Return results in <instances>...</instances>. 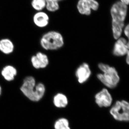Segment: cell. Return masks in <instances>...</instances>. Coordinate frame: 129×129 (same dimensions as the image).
I'll list each match as a JSON object with an SVG mask.
<instances>
[{
    "mask_svg": "<svg viewBox=\"0 0 129 129\" xmlns=\"http://www.w3.org/2000/svg\"><path fill=\"white\" fill-rule=\"evenodd\" d=\"M20 90L29 100L38 102L44 97L46 91V88L44 83H36L34 76H28L24 79Z\"/></svg>",
    "mask_w": 129,
    "mask_h": 129,
    "instance_id": "1",
    "label": "cell"
},
{
    "mask_svg": "<svg viewBox=\"0 0 129 129\" xmlns=\"http://www.w3.org/2000/svg\"><path fill=\"white\" fill-rule=\"evenodd\" d=\"M127 11V5L120 1L114 3L111 8L112 31L113 37L115 40L120 37L122 35Z\"/></svg>",
    "mask_w": 129,
    "mask_h": 129,
    "instance_id": "2",
    "label": "cell"
},
{
    "mask_svg": "<svg viewBox=\"0 0 129 129\" xmlns=\"http://www.w3.org/2000/svg\"><path fill=\"white\" fill-rule=\"evenodd\" d=\"M98 67L101 72L97 74L98 79L107 88H116L120 81V77L115 68L102 62L98 63Z\"/></svg>",
    "mask_w": 129,
    "mask_h": 129,
    "instance_id": "3",
    "label": "cell"
},
{
    "mask_svg": "<svg viewBox=\"0 0 129 129\" xmlns=\"http://www.w3.org/2000/svg\"><path fill=\"white\" fill-rule=\"evenodd\" d=\"M42 48L46 51L60 50L64 46V40L62 34L56 30H51L42 35L40 41Z\"/></svg>",
    "mask_w": 129,
    "mask_h": 129,
    "instance_id": "4",
    "label": "cell"
},
{
    "mask_svg": "<svg viewBox=\"0 0 129 129\" xmlns=\"http://www.w3.org/2000/svg\"><path fill=\"white\" fill-rule=\"evenodd\" d=\"M110 113L115 120L129 121V103L124 100L117 101L110 109Z\"/></svg>",
    "mask_w": 129,
    "mask_h": 129,
    "instance_id": "5",
    "label": "cell"
},
{
    "mask_svg": "<svg viewBox=\"0 0 129 129\" xmlns=\"http://www.w3.org/2000/svg\"><path fill=\"white\" fill-rule=\"evenodd\" d=\"M99 7V2L96 0H79L76 5L79 13L85 16H90L92 11H98Z\"/></svg>",
    "mask_w": 129,
    "mask_h": 129,
    "instance_id": "6",
    "label": "cell"
},
{
    "mask_svg": "<svg viewBox=\"0 0 129 129\" xmlns=\"http://www.w3.org/2000/svg\"><path fill=\"white\" fill-rule=\"evenodd\" d=\"M95 102L100 108H107L110 107L113 102L111 93L106 88H103L95 95Z\"/></svg>",
    "mask_w": 129,
    "mask_h": 129,
    "instance_id": "7",
    "label": "cell"
},
{
    "mask_svg": "<svg viewBox=\"0 0 129 129\" xmlns=\"http://www.w3.org/2000/svg\"><path fill=\"white\" fill-rule=\"evenodd\" d=\"M75 75L79 84H82L86 83L92 75L89 64L86 62L82 63L76 68Z\"/></svg>",
    "mask_w": 129,
    "mask_h": 129,
    "instance_id": "8",
    "label": "cell"
},
{
    "mask_svg": "<svg viewBox=\"0 0 129 129\" xmlns=\"http://www.w3.org/2000/svg\"><path fill=\"white\" fill-rule=\"evenodd\" d=\"M32 67L36 69H44L48 67L50 60L48 56L41 52H38L30 58Z\"/></svg>",
    "mask_w": 129,
    "mask_h": 129,
    "instance_id": "9",
    "label": "cell"
},
{
    "mask_svg": "<svg viewBox=\"0 0 129 129\" xmlns=\"http://www.w3.org/2000/svg\"><path fill=\"white\" fill-rule=\"evenodd\" d=\"M116 40L113 47V55L117 57L123 56L127 55L129 50L127 41L124 38L121 37Z\"/></svg>",
    "mask_w": 129,
    "mask_h": 129,
    "instance_id": "10",
    "label": "cell"
},
{
    "mask_svg": "<svg viewBox=\"0 0 129 129\" xmlns=\"http://www.w3.org/2000/svg\"><path fill=\"white\" fill-rule=\"evenodd\" d=\"M33 21L38 27L44 28L49 24L50 17L45 12L43 11L37 12L33 16Z\"/></svg>",
    "mask_w": 129,
    "mask_h": 129,
    "instance_id": "11",
    "label": "cell"
},
{
    "mask_svg": "<svg viewBox=\"0 0 129 129\" xmlns=\"http://www.w3.org/2000/svg\"><path fill=\"white\" fill-rule=\"evenodd\" d=\"M17 73V69L14 66L9 64L3 67L1 71V75L3 78L8 82L14 80Z\"/></svg>",
    "mask_w": 129,
    "mask_h": 129,
    "instance_id": "12",
    "label": "cell"
},
{
    "mask_svg": "<svg viewBox=\"0 0 129 129\" xmlns=\"http://www.w3.org/2000/svg\"><path fill=\"white\" fill-rule=\"evenodd\" d=\"M53 103L58 108H64L68 106L69 100L66 95L62 92H58L53 96Z\"/></svg>",
    "mask_w": 129,
    "mask_h": 129,
    "instance_id": "13",
    "label": "cell"
},
{
    "mask_svg": "<svg viewBox=\"0 0 129 129\" xmlns=\"http://www.w3.org/2000/svg\"><path fill=\"white\" fill-rule=\"evenodd\" d=\"M14 45L13 42L8 38L0 40V52L5 55H10L14 51Z\"/></svg>",
    "mask_w": 129,
    "mask_h": 129,
    "instance_id": "14",
    "label": "cell"
},
{
    "mask_svg": "<svg viewBox=\"0 0 129 129\" xmlns=\"http://www.w3.org/2000/svg\"><path fill=\"white\" fill-rule=\"evenodd\" d=\"M54 129H71L69 120L65 118H60L55 121Z\"/></svg>",
    "mask_w": 129,
    "mask_h": 129,
    "instance_id": "15",
    "label": "cell"
},
{
    "mask_svg": "<svg viewBox=\"0 0 129 129\" xmlns=\"http://www.w3.org/2000/svg\"><path fill=\"white\" fill-rule=\"evenodd\" d=\"M31 4L33 9L37 12L41 11L46 7V0H32Z\"/></svg>",
    "mask_w": 129,
    "mask_h": 129,
    "instance_id": "16",
    "label": "cell"
},
{
    "mask_svg": "<svg viewBox=\"0 0 129 129\" xmlns=\"http://www.w3.org/2000/svg\"><path fill=\"white\" fill-rule=\"evenodd\" d=\"M64 0H46V5H59V2L63 1Z\"/></svg>",
    "mask_w": 129,
    "mask_h": 129,
    "instance_id": "17",
    "label": "cell"
},
{
    "mask_svg": "<svg viewBox=\"0 0 129 129\" xmlns=\"http://www.w3.org/2000/svg\"><path fill=\"white\" fill-rule=\"evenodd\" d=\"M124 33L125 36L128 39V41H127V45L129 50V24L125 28Z\"/></svg>",
    "mask_w": 129,
    "mask_h": 129,
    "instance_id": "18",
    "label": "cell"
},
{
    "mask_svg": "<svg viewBox=\"0 0 129 129\" xmlns=\"http://www.w3.org/2000/svg\"><path fill=\"white\" fill-rule=\"evenodd\" d=\"M120 2L124 5H129V0H120Z\"/></svg>",
    "mask_w": 129,
    "mask_h": 129,
    "instance_id": "19",
    "label": "cell"
},
{
    "mask_svg": "<svg viewBox=\"0 0 129 129\" xmlns=\"http://www.w3.org/2000/svg\"><path fill=\"white\" fill-rule=\"evenodd\" d=\"M126 57V61L127 63L129 65V50L127 54Z\"/></svg>",
    "mask_w": 129,
    "mask_h": 129,
    "instance_id": "20",
    "label": "cell"
},
{
    "mask_svg": "<svg viewBox=\"0 0 129 129\" xmlns=\"http://www.w3.org/2000/svg\"><path fill=\"white\" fill-rule=\"evenodd\" d=\"M2 88L1 86L0 85V96H1V95L2 94Z\"/></svg>",
    "mask_w": 129,
    "mask_h": 129,
    "instance_id": "21",
    "label": "cell"
}]
</instances>
